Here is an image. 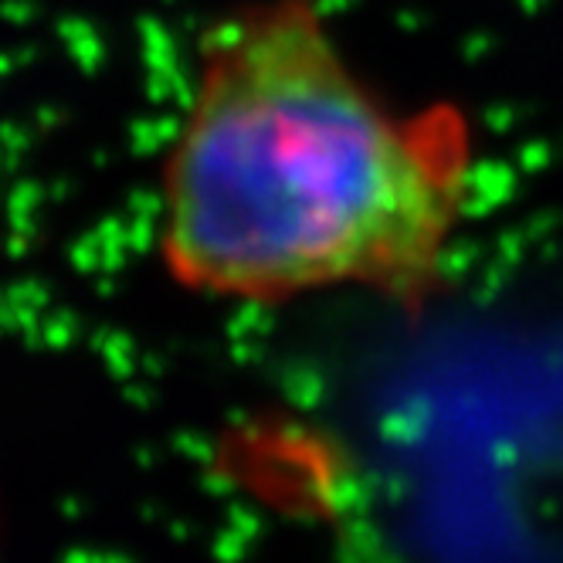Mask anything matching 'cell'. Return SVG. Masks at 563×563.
<instances>
[{"mask_svg":"<svg viewBox=\"0 0 563 563\" xmlns=\"http://www.w3.org/2000/svg\"><path fill=\"white\" fill-rule=\"evenodd\" d=\"M459 115L380 99L316 0H252L200 42L159 170V262L238 302L428 292L468 208Z\"/></svg>","mask_w":563,"mask_h":563,"instance_id":"obj_1","label":"cell"}]
</instances>
